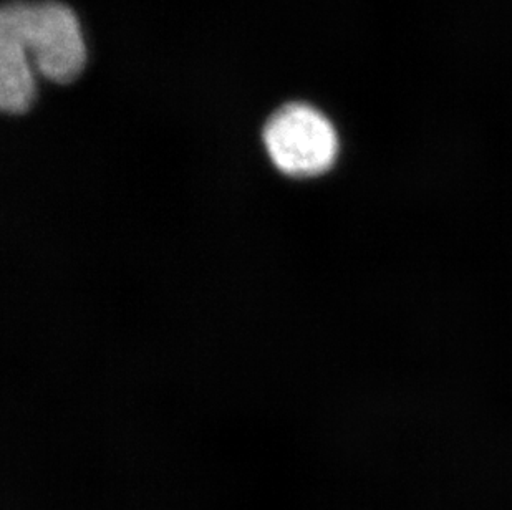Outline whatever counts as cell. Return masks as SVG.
<instances>
[{"instance_id":"6da1fadb","label":"cell","mask_w":512,"mask_h":510,"mask_svg":"<svg viewBox=\"0 0 512 510\" xmlns=\"http://www.w3.org/2000/svg\"><path fill=\"white\" fill-rule=\"evenodd\" d=\"M0 34L24 47L35 72L55 83H72L87 63V45L77 15L57 0H12L0 10Z\"/></svg>"},{"instance_id":"7a4b0ae2","label":"cell","mask_w":512,"mask_h":510,"mask_svg":"<svg viewBox=\"0 0 512 510\" xmlns=\"http://www.w3.org/2000/svg\"><path fill=\"white\" fill-rule=\"evenodd\" d=\"M262 138L274 166L292 178L327 173L339 154L334 125L305 103L279 108L264 126Z\"/></svg>"},{"instance_id":"3957f363","label":"cell","mask_w":512,"mask_h":510,"mask_svg":"<svg viewBox=\"0 0 512 510\" xmlns=\"http://www.w3.org/2000/svg\"><path fill=\"white\" fill-rule=\"evenodd\" d=\"M37 95L35 68L24 47L0 34V108L7 115H24Z\"/></svg>"}]
</instances>
